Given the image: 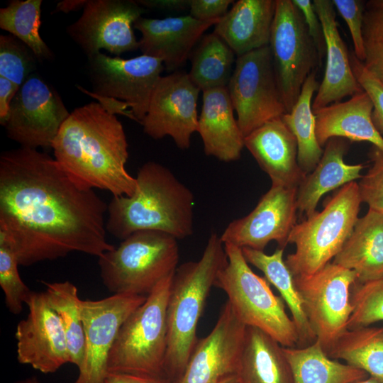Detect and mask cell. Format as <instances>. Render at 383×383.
Listing matches in <instances>:
<instances>
[{"label":"cell","mask_w":383,"mask_h":383,"mask_svg":"<svg viewBox=\"0 0 383 383\" xmlns=\"http://www.w3.org/2000/svg\"><path fill=\"white\" fill-rule=\"evenodd\" d=\"M131 196H113L108 204L106 231L123 240L140 231H157L177 239L192 235V192L162 164L148 161L138 170Z\"/></svg>","instance_id":"cell-3"},{"label":"cell","mask_w":383,"mask_h":383,"mask_svg":"<svg viewBox=\"0 0 383 383\" xmlns=\"http://www.w3.org/2000/svg\"><path fill=\"white\" fill-rule=\"evenodd\" d=\"M179 258L177 239L157 231L135 232L98 257L103 284L113 294L148 296L173 274Z\"/></svg>","instance_id":"cell-6"},{"label":"cell","mask_w":383,"mask_h":383,"mask_svg":"<svg viewBox=\"0 0 383 383\" xmlns=\"http://www.w3.org/2000/svg\"><path fill=\"white\" fill-rule=\"evenodd\" d=\"M368 156L371 166L358 183L362 201L383 213V151L372 145Z\"/></svg>","instance_id":"cell-39"},{"label":"cell","mask_w":383,"mask_h":383,"mask_svg":"<svg viewBox=\"0 0 383 383\" xmlns=\"http://www.w3.org/2000/svg\"><path fill=\"white\" fill-rule=\"evenodd\" d=\"M105 383H175L163 376L111 373Z\"/></svg>","instance_id":"cell-47"},{"label":"cell","mask_w":383,"mask_h":383,"mask_svg":"<svg viewBox=\"0 0 383 383\" xmlns=\"http://www.w3.org/2000/svg\"><path fill=\"white\" fill-rule=\"evenodd\" d=\"M41 0H11L0 9V28L16 37L33 52L38 60H48L52 53L42 39Z\"/></svg>","instance_id":"cell-35"},{"label":"cell","mask_w":383,"mask_h":383,"mask_svg":"<svg viewBox=\"0 0 383 383\" xmlns=\"http://www.w3.org/2000/svg\"><path fill=\"white\" fill-rule=\"evenodd\" d=\"M309 324L324 351L348 330L353 311V270L331 262L317 272L294 277Z\"/></svg>","instance_id":"cell-11"},{"label":"cell","mask_w":383,"mask_h":383,"mask_svg":"<svg viewBox=\"0 0 383 383\" xmlns=\"http://www.w3.org/2000/svg\"><path fill=\"white\" fill-rule=\"evenodd\" d=\"M233 0H190L189 16L201 21L220 20Z\"/></svg>","instance_id":"cell-42"},{"label":"cell","mask_w":383,"mask_h":383,"mask_svg":"<svg viewBox=\"0 0 383 383\" xmlns=\"http://www.w3.org/2000/svg\"><path fill=\"white\" fill-rule=\"evenodd\" d=\"M348 148V140L342 138H331L326 143L319 162L298 187L296 204L300 214L310 216L326 193L362 177L364 165H349L344 160Z\"/></svg>","instance_id":"cell-26"},{"label":"cell","mask_w":383,"mask_h":383,"mask_svg":"<svg viewBox=\"0 0 383 383\" xmlns=\"http://www.w3.org/2000/svg\"><path fill=\"white\" fill-rule=\"evenodd\" d=\"M372 100L363 90L345 101L314 111L318 143L324 147L331 138H342L352 142H370L383 151V137L372 122Z\"/></svg>","instance_id":"cell-24"},{"label":"cell","mask_w":383,"mask_h":383,"mask_svg":"<svg viewBox=\"0 0 383 383\" xmlns=\"http://www.w3.org/2000/svg\"><path fill=\"white\" fill-rule=\"evenodd\" d=\"M269 47L277 84L289 112L321 60L303 16L292 0H276Z\"/></svg>","instance_id":"cell-10"},{"label":"cell","mask_w":383,"mask_h":383,"mask_svg":"<svg viewBox=\"0 0 383 383\" xmlns=\"http://www.w3.org/2000/svg\"><path fill=\"white\" fill-rule=\"evenodd\" d=\"M245 331L246 326L226 301L211 331L198 340L182 377L175 383H219L236 374Z\"/></svg>","instance_id":"cell-19"},{"label":"cell","mask_w":383,"mask_h":383,"mask_svg":"<svg viewBox=\"0 0 383 383\" xmlns=\"http://www.w3.org/2000/svg\"><path fill=\"white\" fill-rule=\"evenodd\" d=\"M70 114L56 90L34 72L14 96L4 128L7 137L21 147L52 148Z\"/></svg>","instance_id":"cell-13"},{"label":"cell","mask_w":383,"mask_h":383,"mask_svg":"<svg viewBox=\"0 0 383 383\" xmlns=\"http://www.w3.org/2000/svg\"><path fill=\"white\" fill-rule=\"evenodd\" d=\"M301 12L308 31L318 50L320 57L325 52L324 35L320 18L310 0H292Z\"/></svg>","instance_id":"cell-43"},{"label":"cell","mask_w":383,"mask_h":383,"mask_svg":"<svg viewBox=\"0 0 383 383\" xmlns=\"http://www.w3.org/2000/svg\"><path fill=\"white\" fill-rule=\"evenodd\" d=\"M19 265L16 252L0 235V285L6 307L13 314L22 312L23 304L33 292L22 280L18 270Z\"/></svg>","instance_id":"cell-36"},{"label":"cell","mask_w":383,"mask_h":383,"mask_svg":"<svg viewBox=\"0 0 383 383\" xmlns=\"http://www.w3.org/2000/svg\"><path fill=\"white\" fill-rule=\"evenodd\" d=\"M235 54L214 32L202 38L191 55L188 73L201 91L227 87L233 72Z\"/></svg>","instance_id":"cell-33"},{"label":"cell","mask_w":383,"mask_h":383,"mask_svg":"<svg viewBox=\"0 0 383 383\" xmlns=\"http://www.w3.org/2000/svg\"><path fill=\"white\" fill-rule=\"evenodd\" d=\"M335 9L343 18L350 33L353 52L361 62L365 60L363 21L365 3L361 0H332Z\"/></svg>","instance_id":"cell-40"},{"label":"cell","mask_w":383,"mask_h":383,"mask_svg":"<svg viewBox=\"0 0 383 383\" xmlns=\"http://www.w3.org/2000/svg\"><path fill=\"white\" fill-rule=\"evenodd\" d=\"M87 70L92 88L89 94L113 114L133 117L141 125L165 66L145 55L123 59L99 52L88 57Z\"/></svg>","instance_id":"cell-9"},{"label":"cell","mask_w":383,"mask_h":383,"mask_svg":"<svg viewBox=\"0 0 383 383\" xmlns=\"http://www.w3.org/2000/svg\"><path fill=\"white\" fill-rule=\"evenodd\" d=\"M353 73L362 89L373 104L372 122L377 130L383 134V84L371 74L354 52L350 54Z\"/></svg>","instance_id":"cell-41"},{"label":"cell","mask_w":383,"mask_h":383,"mask_svg":"<svg viewBox=\"0 0 383 383\" xmlns=\"http://www.w3.org/2000/svg\"><path fill=\"white\" fill-rule=\"evenodd\" d=\"M241 250L248 264L263 272L265 279L277 289L288 306L299 335L298 347L315 342L316 337L306 316L294 277L283 259L284 249L278 248L271 255L248 248Z\"/></svg>","instance_id":"cell-29"},{"label":"cell","mask_w":383,"mask_h":383,"mask_svg":"<svg viewBox=\"0 0 383 383\" xmlns=\"http://www.w3.org/2000/svg\"><path fill=\"white\" fill-rule=\"evenodd\" d=\"M20 87L0 77V123L4 126L9 117L11 104Z\"/></svg>","instance_id":"cell-46"},{"label":"cell","mask_w":383,"mask_h":383,"mask_svg":"<svg viewBox=\"0 0 383 383\" xmlns=\"http://www.w3.org/2000/svg\"><path fill=\"white\" fill-rule=\"evenodd\" d=\"M313 71L306 79L300 95L292 109L282 116V119L294 135L298 147V163L308 174L319 162L323 148L316 133V116L312 109L313 96L319 82Z\"/></svg>","instance_id":"cell-31"},{"label":"cell","mask_w":383,"mask_h":383,"mask_svg":"<svg viewBox=\"0 0 383 383\" xmlns=\"http://www.w3.org/2000/svg\"><path fill=\"white\" fill-rule=\"evenodd\" d=\"M227 87L245 137L287 112L269 45L237 57Z\"/></svg>","instance_id":"cell-12"},{"label":"cell","mask_w":383,"mask_h":383,"mask_svg":"<svg viewBox=\"0 0 383 383\" xmlns=\"http://www.w3.org/2000/svg\"><path fill=\"white\" fill-rule=\"evenodd\" d=\"M276 0H238L214 25L213 32L236 57L269 45Z\"/></svg>","instance_id":"cell-25"},{"label":"cell","mask_w":383,"mask_h":383,"mask_svg":"<svg viewBox=\"0 0 383 383\" xmlns=\"http://www.w3.org/2000/svg\"><path fill=\"white\" fill-rule=\"evenodd\" d=\"M108 204L76 182L54 157L20 147L0 156V235L19 264L63 257L72 252L96 257L114 248L106 239Z\"/></svg>","instance_id":"cell-1"},{"label":"cell","mask_w":383,"mask_h":383,"mask_svg":"<svg viewBox=\"0 0 383 383\" xmlns=\"http://www.w3.org/2000/svg\"><path fill=\"white\" fill-rule=\"evenodd\" d=\"M365 60L367 70L383 84V38H365Z\"/></svg>","instance_id":"cell-45"},{"label":"cell","mask_w":383,"mask_h":383,"mask_svg":"<svg viewBox=\"0 0 383 383\" xmlns=\"http://www.w3.org/2000/svg\"><path fill=\"white\" fill-rule=\"evenodd\" d=\"M219 383H240L237 374H233L224 378Z\"/></svg>","instance_id":"cell-51"},{"label":"cell","mask_w":383,"mask_h":383,"mask_svg":"<svg viewBox=\"0 0 383 383\" xmlns=\"http://www.w3.org/2000/svg\"><path fill=\"white\" fill-rule=\"evenodd\" d=\"M293 383H351L369 377L365 371L328 356L316 340L304 347H283Z\"/></svg>","instance_id":"cell-30"},{"label":"cell","mask_w":383,"mask_h":383,"mask_svg":"<svg viewBox=\"0 0 383 383\" xmlns=\"http://www.w3.org/2000/svg\"><path fill=\"white\" fill-rule=\"evenodd\" d=\"M37 61L33 52L16 37L0 35V77L21 87L34 73Z\"/></svg>","instance_id":"cell-38"},{"label":"cell","mask_w":383,"mask_h":383,"mask_svg":"<svg viewBox=\"0 0 383 383\" xmlns=\"http://www.w3.org/2000/svg\"><path fill=\"white\" fill-rule=\"evenodd\" d=\"M26 304L28 313L18 323L15 333L17 360L42 373H54L70 363L62 322L44 292H32Z\"/></svg>","instance_id":"cell-18"},{"label":"cell","mask_w":383,"mask_h":383,"mask_svg":"<svg viewBox=\"0 0 383 383\" xmlns=\"http://www.w3.org/2000/svg\"><path fill=\"white\" fill-rule=\"evenodd\" d=\"M297 189L272 185L251 212L227 226L220 235L223 244L263 251L274 240L284 249L297 223Z\"/></svg>","instance_id":"cell-17"},{"label":"cell","mask_w":383,"mask_h":383,"mask_svg":"<svg viewBox=\"0 0 383 383\" xmlns=\"http://www.w3.org/2000/svg\"><path fill=\"white\" fill-rule=\"evenodd\" d=\"M325 42L326 67L312 102L313 112L363 91L352 69L350 53L338 28L332 0H313Z\"/></svg>","instance_id":"cell-21"},{"label":"cell","mask_w":383,"mask_h":383,"mask_svg":"<svg viewBox=\"0 0 383 383\" xmlns=\"http://www.w3.org/2000/svg\"><path fill=\"white\" fill-rule=\"evenodd\" d=\"M227 262L217 274L214 286L228 296L238 319L258 328L282 346L298 347L296 326L286 311L285 303L272 291L268 281L250 267L241 248L224 244Z\"/></svg>","instance_id":"cell-7"},{"label":"cell","mask_w":383,"mask_h":383,"mask_svg":"<svg viewBox=\"0 0 383 383\" xmlns=\"http://www.w3.org/2000/svg\"><path fill=\"white\" fill-rule=\"evenodd\" d=\"M137 2L144 8L179 11L189 9L190 0H140Z\"/></svg>","instance_id":"cell-48"},{"label":"cell","mask_w":383,"mask_h":383,"mask_svg":"<svg viewBox=\"0 0 383 383\" xmlns=\"http://www.w3.org/2000/svg\"><path fill=\"white\" fill-rule=\"evenodd\" d=\"M244 143L272 185L298 187L306 177L298 163L296 140L282 116L254 130Z\"/></svg>","instance_id":"cell-22"},{"label":"cell","mask_w":383,"mask_h":383,"mask_svg":"<svg viewBox=\"0 0 383 383\" xmlns=\"http://www.w3.org/2000/svg\"><path fill=\"white\" fill-rule=\"evenodd\" d=\"M351 383H381V382L378 381L377 379H374V377L369 376L368 377L365 379L356 381L354 382H351Z\"/></svg>","instance_id":"cell-52"},{"label":"cell","mask_w":383,"mask_h":383,"mask_svg":"<svg viewBox=\"0 0 383 383\" xmlns=\"http://www.w3.org/2000/svg\"><path fill=\"white\" fill-rule=\"evenodd\" d=\"M219 20L201 21L189 15L148 18L140 17L133 27L141 33L142 55L160 60L168 72H176L191 57L204 33Z\"/></svg>","instance_id":"cell-20"},{"label":"cell","mask_w":383,"mask_h":383,"mask_svg":"<svg viewBox=\"0 0 383 383\" xmlns=\"http://www.w3.org/2000/svg\"><path fill=\"white\" fill-rule=\"evenodd\" d=\"M236 374L240 383H293L283 346L253 327H246Z\"/></svg>","instance_id":"cell-28"},{"label":"cell","mask_w":383,"mask_h":383,"mask_svg":"<svg viewBox=\"0 0 383 383\" xmlns=\"http://www.w3.org/2000/svg\"><path fill=\"white\" fill-rule=\"evenodd\" d=\"M147 296L124 294L97 300H81L84 350L73 383H105L108 361L119 329Z\"/></svg>","instance_id":"cell-14"},{"label":"cell","mask_w":383,"mask_h":383,"mask_svg":"<svg viewBox=\"0 0 383 383\" xmlns=\"http://www.w3.org/2000/svg\"><path fill=\"white\" fill-rule=\"evenodd\" d=\"M332 262L357 275V283L383 278V213L369 209L359 218Z\"/></svg>","instance_id":"cell-27"},{"label":"cell","mask_w":383,"mask_h":383,"mask_svg":"<svg viewBox=\"0 0 383 383\" xmlns=\"http://www.w3.org/2000/svg\"><path fill=\"white\" fill-rule=\"evenodd\" d=\"M362 202L358 183H348L326 199L322 211L295 225L288 243L296 250L284 260L294 277L313 274L333 260L359 218Z\"/></svg>","instance_id":"cell-5"},{"label":"cell","mask_w":383,"mask_h":383,"mask_svg":"<svg viewBox=\"0 0 383 383\" xmlns=\"http://www.w3.org/2000/svg\"><path fill=\"white\" fill-rule=\"evenodd\" d=\"M174 274L162 280L121 326L109 357L108 374L165 377L167 306Z\"/></svg>","instance_id":"cell-8"},{"label":"cell","mask_w":383,"mask_h":383,"mask_svg":"<svg viewBox=\"0 0 383 383\" xmlns=\"http://www.w3.org/2000/svg\"><path fill=\"white\" fill-rule=\"evenodd\" d=\"M43 292L50 306L58 315L67 338L70 363L79 368L84 350V333L77 287L69 281L45 282Z\"/></svg>","instance_id":"cell-34"},{"label":"cell","mask_w":383,"mask_h":383,"mask_svg":"<svg viewBox=\"0 0 383 383\" xmlns=\"http://www.w3.org/2000/svg\"><path fill=\"white\" fill-rule=\"evenodd\" d=\"M351 292L353 311L348 328L367 326L383 321V278L355 283Z\"/></svg>","instance_id":"cell-37"},{"label":"cell","mask_w":383,"mask_h":383,"mask_svg":"<svg viewBox=\"0 0 383 383\" xmlns=\"http://www.w3.org/2000/svg\"><path fill=\"white\" fill-rule=\"evenodd\" d=\"M87 0H64L60 1L54 12L69 13L84 7Z\"/></svg>","instance_id":"cell-49"},{"label":"cell","mask_w":383,"mask_h":383,"mask_svg":"<svg viewBox=\"0 0 383 383\" xmlns=\"http://www.w3.org/2000/svg\"><path fill=\"white\" fill-rule=\"evenodd\" d=\"M326 354L383 383V327L367 326L348 329Z\"/></svg>","instance_id":"cell-32"},{"label":"cell","mask_w":383,"mask_h":383,"mask_svg":"<svg viewBox=\"0 0 383 383\" xmlns=\"http://www.w3.org/2000/svg\"><path fill=\"white\" fill-rule=\"evenodd\" d=\"M227 255L220 236L212 233L201 257L177 268L167 306V340L164 375L177 382L198 341L196 330L206 299Z\"/></svg>","instance_id":"cell-4"},{"label":"cell","mask_w":383,"mask_h":383,"mask_svg":"<svg viewBox=\"0 0 383 383\" xmlns=\"http://www.w3.org/2000/svg\"><path fill=\"white\" fill-rule=\"evenodd\" d=\"M200 91L188 73L176 71L162 76L141 124L144 133L155 140L170 136L179 148L188 149L193 133L198 131Z\"/></svg>","instance_id":"cell-16"},{"label":"cell","mask_w":383,"mask_h":383,"mask_svg":"<svg viewBox=\"0 0 383 383\" xmlns=\"http://www.w3.org/2000/svg\"><path fill=\"white\" fill-rule=\"evenodd\" d=\"M363 37L383 38V0H370L365 3Z\"/></svg>","instance_id":"cell-44"},{"label":"cell","mask_w":383,"mask_h":383,"mask_svg":"<svg viewBox=\"0 0 383 383\" xmlns=\"http://www.w3.org/2000/svg\"><path fill=\"white\" fill-rule=\"evenodd\" d=\"M14 383H42L38 377L35 376L26 377L16 381Z\"/></svg>","instance_id":"cell-50"},{"label":"cell","mask_w":383,"mask_h":383,"mask_svg":"<svg viewBox=\"0 0 383 383\" xmlns=\"http://www.w3.org/2000/svg\"><path fill=\"white\" fill-rule=\"evenodd\" d=\"M202 93L197 132L204 153L225 162L238 160L245 147V136L234 117L228 87L211 89Z\"/></svg>","instance_id":"cell-23"},{"label":"cell","mask_w":383,"mask_h":383,"mask_svg":"<svg viewBox=\"0 0 383 383\" xmlns=\"http://www.w3.org/2000/svg\"><path fill=\"white\" fill-rule=\"evenodd\" d=\"M54 158L76 182L113 196H131L136 179L126 170L128 144L121 122L99 102L74 109L53 140Z\"/></svg>","instance_id":"cell-2"},{"label":"cell","mask_w":383,"mask_h":383,"mask_svg":"<svg viewBox=\"0 0 383 383\" xmlns=\"http://www.w3.org/2000/svg\"><path fill=\"white\" fill-rule=\"evenodd\" d=\"M146 9L132 0H87L82 14L66 30L88 57L104 49L119 56L138 49L133 24Z\"/></svg>","instance_id":"cell-15"}]
</instances>
